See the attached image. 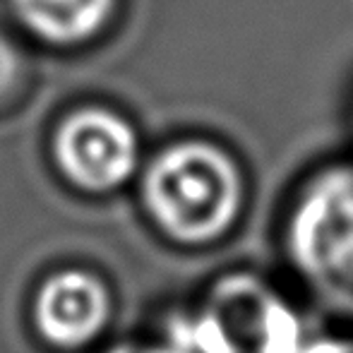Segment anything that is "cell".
Here are the masks:
<instances>
[{"instance_id":"obj_1","label":"cell","mask_w":353,"mask_h":353,"mask_svg":"<svg viewBox=\"0 0 353 353\" xmlns=\"http://www.w3.org/2000/svg\"><path fill=\"white\" fill-rule=\"evenodd\" d=\"M243 176L216 144L190 140L163 149L142 183L154 223L178 243L202 245L221 238L243 207Z\"/></svg>"},{"instance_id":"obj_2","label":"cell","mask_w":353,"mask_h":353,"mask_svg":"<svg viewBox=\"0 0 353 353\" xmlns=\"http://www.w3.org/2000/svg\"><path fill=\"white\" fill-rule=\"evenodd\" d=\"M286 260L317 303L353 320V166L315 173L286 216Z\"/></svg>"},{"instance_id":"obj_3","label":"cell","mask_w":353,"mask_h":353,"mask_svg":"<svg viewBox=\"0 0 353 353\" xmlns=\"http://www.w3.org/2000/svg\"><path fill=\"white\" fill-rule=\"evenodd\" d=\"M305 341L296 307L255 274H226L173 325V344L188 353H298Z\"/></svg>"},{"instance_id":"obj_4","label":"cell","mask_w":353,"mask_h":353,"mask_svg":"<svg viewBox=\"0 0 353 353\" xmlns=\"http://www.w3.org/2000/svg\"><path fill=\"white\" fill-rule=\"evenodd\" d=\"M61 171L92 192L118 188L137 163L135 130L103 108H82L61 123L53 142Z\"/></svg>"},{"instance_id":"obj_5","label":"cell","mask_w":353,"mask_h":353,"mask_svg":"<svg viewBox=\"0 0 353 353\" xmlns=\"http://www.w3.org/2000/svg\"><path fill=\"white\" fill-rule=\"evenodd\" d=\"M111 317V296L99 276L65 270L48 276L34 301V322L46 341L77 349L97 339Z\"/></svg>"},{"instance_id":"obj_6","label":"cell","mask_w":353,"mask_h":353,"mask_svg":"<svg viewBox=\"0 0 353 353\" xmlns=\"http://www.w3.org/2000/svg\"><path fill=\"white\" fill-rule=\"evenodd\" d=\"M116 0H12L14 12L41 39L77 43L103 27Z\"/></svg>"},{"instance_id":"obj_7","label":"cell","mask_w":353,"mask_h":353,"mask_svg":"<svg viewBox=\"0 0 353 353\" xmlns=\"http://www.w3.org/2000/svg\"><path fill=\"white\" fill-rule=\"evenodd\" d=\"M19 63H22V58H19L17 48L0 27V97H5L17 84Z\"/></svg>"},{"instance_id":"obj_8","label":"cell","mask_w":353,"mask_h":353,"mask_svg":"<svg viewBox=\"0 0 353 353\" xmlns=\"http://www.w3.org/2000/svg\"><path fill=\"white\" fill-rule=\"evenodd\" d=\"M298 353H353V336H315Z\"/></svg>"},{"instance_id":"obj_9","label":"cell","mask_w":353,"mask_h":353,"mask_svg":"<svg viewBox=\"0 0 353 353\" xmlns=\"http://www.w3.org/2000/svg\"><path fill=\"white\" fill-rule=\"evenodd\" d=\"M108 353H188L185 349L176 344H168V346H140V344H123L116 346Z\"/></svg>"}]
</instances>
